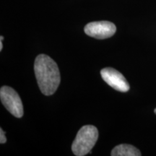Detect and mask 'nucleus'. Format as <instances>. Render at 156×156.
I'll use <instances>...</instances> for the list:
<instances>
[{
	"instance_id": "obj_5",
	"label": "nucleus",
	"mask_w": 156,
	"mask_h": 156,
	"mask_svg": "<svg viewBox=\"0 0 156 156\" xmlns=\"http://www.w3.org/2000/svg\"><path fill=\"white\" fill-rule=\"evenodd\" d=\"M101 75L103 80L116 90L125 93L130 88L129 85L124 75L113 68H104L101 71Z\"/></svg>"
},
{
	"instance_id": "obj_8",
	"label": "nucleus",
	"mask_w": 156,
	"mask_h": 156,
	"mask_svg": "<svg viewBox=\"0 0 156 156\" xmlns=\"http://www.w3.org/2000/svg\"><path fill=\"white\" fill-rule=\"evenodd\" d=\"M3 39H4L3 36L0 37V51H1L2 50V48H3V44H2Z\"/></svg>"
},
{
	"instance_id": "obj_7",
	"label": "nucleus",
	"mask_w": 156,
	"mask_h": 156,
	"mask_svg": "<svg viewBox=\"0 0 156 156\" xmlns=\"http://www.w3.org/2000/svg\"><path fill=\"white\" fill-rule=\"evenodd\" d=\"M7 142V138L5 136V133L2 129H0V143L4 144Z\"/></svg>"
},
{
	"instance_id": "obj_9",
	"label": "nucleus",
	"mask_w": 156,
	"mask_h": 156,
	"mask_svg": "<svg viewBox=\"0 0 156 156\" xmlns=\"http://www.w3.org/2000/svg\"><path fill=\"white\" fill-rule=\"evenodd\" d=\"M154 112H155V114H156V108L155 109V111H154Z\"/></svg>"
},
{
	"instance_id": "obj_2",
	"label": "nucleus",
	"mask_w": 156,
	"mask_h": 156,
	"mask_svg": "<svg viewBox=\"0 0 156 156\" xmlns=\"http://www.w3.org/2000/svg\"><path fill=\"white\" fill-rule=\"evenodd\" d=\"M98 138V131L93 125H85L77 132L72 145L73 153L77 156L86 155L94 147Z\"/></svg>"
},
{
	"instance_id": "obj_6",
	"label": "nucleus",
	"mask_w": 156,
	"mask_h": 156,
	"mask_svg": "<svg viewBox=\"0 0 156 156\" xmlns=\"http://www.w3.org/2000/svg\"><path fill=\"white\" fill-rule=\"evenodd\" d=\"M141 155L137 148L127 144H122L116 146L111 153L112 156H140Z\"/></svg>"
},
{
	"instance_id": "obj_1",
	"label": "nucleus",
	"mask_w": 156,
	"mask_h": 156,
	"mask_svg": "<svg viewBox=\"0 0 156 156\" xmlns=\"http://www.w3.org/2000/svg\"><path fill=\"white\" fill-rule=\"evenodd\" d=\"M34 72L38 87L43 94H54L61 81L59 69L56 62L46 54H40L35 60Z\"/></svg>"
},
{
	"instance_id": "obj_3",
	"label": "nucleus",
	"mask_w": 156,
	"mask_h": 156,
	"mask_svg": "<svg viewBox=\"0 0 156 156\" xmlns=\"http://www.w3.org/2000/svg\"><path fill=\"white\" fill-rule=\"evenodd\" d=\"M0 98L2 103L13 116L17 118H21L23 116L22 101L14 89L9 86L2 87L0 90Z\"/></svg>"
},
{
	"instance_id": "obj_4",
	"label": "nucleus",
	"mask_w": 156,
	"mask_h": 156,
	"mask_svg": "<svg viewBox=\"0 0 156 156\" xmlns=\"http://www.w3.org/2000/svg\"><path fill=\"white\" fill-rule=\"evenodd\" d=\"M84 30L87 36L93 38L106 39L114 36L116 28L114 23L108 21H98L87 24Z\"/></svg>"
}]
</instances>
